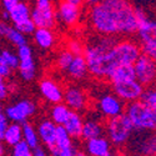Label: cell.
I'll return each mask as SVG.
<instances>
[{
	"mask_svg": "<svg viewBox=\"0 0 156 156\" xmlns=\"http://www.w3.org/2000/svg\"><path fill=\"white\" fill-rule=\"evenodd\" d=\"M36 133L43 144L46 147H50L55 144V135H56V124H54L50 119H44L36 126Z\"/></svg>",
	"mask_w": 156,
	"mask_h": 156,
	"instance_id": "cell-17",
	"label": "cell"
},
{
	"mask_svg": "<svg viewBox=\"0 0 156 156\" xmlns=\"http://www.w3.org/2000/svg\"><path fill=\"white\" fill-rule=\"evenodd\" d=\"M109 79L111 80L112 84L135 79L134 66H133V65H120V66L115 68L112 70V73L109 76Z\"/></svg>",
	"mask_w": 156,
	"mask_h": 156,
	"instance_id": "cell-24",
	"label": "cell"
},
{
	"mask_svg": "<svg viewBox=\"0 0 156 156\" xmlns=\"http://www.w3.org/2000/svg\"><path fill=\"white\" fill-rule=\"evenodd\" d=\"M8 125H9V120L6 119V116L4 114H0V140H3Z\"/></svg>",
	"mask_w": 156,
	"mask_h": 156,
	"instance_id": "cell-40",
	"label": "cell"
},
{
	"mask_svg": "<svg viewBox=\"0 0 156 156\" xmlns=\"http://www.w3.org/2000/svg\"><path fill=\"white\" fill-rule=\"evenodd\" d=\"M65 71L68 73V75L71 77V79H75V80L85 79L89 74L85 58L83 55H74L71 62L69 64L68 69Z\"/></svg>",
	"mask_w": 156,
	"mask_h": 156,
	"instance_id": "cell-20",
	"label": "cell"
},
{
	"mask_svg": "<svg viewBox=\"0 0 156 156\" xmlns=\"http://www.w3.org/2000/svg\"><path fill=\"white\" fill-rule=\"evenodd\" d=\"M85 2H86L87 4H90V5H95V4H98L99 2H101V0H85Z\"/></svg>",
	"mask_w": 156,
	"mask_h": 156,
	"instance_id": "cell-47",
	"label": "cell"
},
{
	"mask_svg": "<svg viewBox=\"0 0 156 156\" xmlns=\"http://www.w3.org/2000/svg\"><path fill=\"white\" fill-rule=\"evenodd\" d=\"M16 55L19 58V71L21 79L25 81H31L36 76V64L33 54V49L30 45L24 44L21 46H18Z\"/></svg>",
	"mask_w": 156,
	"mask_h": 156,
	"instance_id": "cell-9",
	"label": "cell"
},
{
	"mask_svg": "<svg viewBox=\"0 0 156 156\" xmlns=\"http://www.w3.org/2000/svg\"><path fill=\"white\" fill-rule=\"evenodd\" d=\"M35 111H36L35 104L29 99H23L9 105L5 109L4 115L11 122L23 124L25 121H28V119L31 118L35 114Z\"/></svg>",
	"mask_w": 156,
	"mask_h": 156,
	"instance_id": "cell-8",
	"label": "cell"
},
{
	"mask_svg": "<svg viewBox=\"0 0 156 156\" xmlns=\"http://www.w3.org/2000/svg\"><path fill=\"white\" fill-rule=\"evenodd\" d=\"M2 18H3V21H9L10 20V16H9V12L8 11H3V14H2Z\"/></svg>",
	"mask_w": 156,
	"mask_h": 156,
	"instance_id": "cell-45",
	"label": "cell"
},
{
	"mask_svg": "<svg viewBox=\"0 0 156 156\" xmlns=\"http://www.w3.org/2000/svg\"><path fill=\"white\" fill-rule=\"evenodd\" d=\"M9 29V25L6 21H0V37H5V34Z\"/></svg>",
	"mask_w": 156,
	"mask_h": 156,
	"instance_id": "cell-43",
	"label": "cell"
},
{
	"mask_svg": "<svg viewBox=\"0 0 156 156\" xmlns=\"http://www.w3.org/2000/svg\"><path fill=\"white\" fill-rule=\"evenodd\" d=\"M105 156H116V154H115V152L112 151V149H111V150H110V151H109V152H108Z\"/></svg>",
	"mask_w": 156,
	"mask_h": 156,
	"instance_id": "cell-49",
	"label": "cell"
},
{
	"mask_svg": "<svg viewBox=\"0 0 156 156\" xmlns=\"http://www.w3.org/2000/svg\"><path fill=\"white\" fill-rule=\"evenodd\" d=\"M137 134L130 136L126 144H129V150L134 152L136 156L139 155H155L156 151V140L152 131L145 130H136Z\"/></svg>",
	"mask_w": 156,
	"mask_h": 156,
	"instance_id": "cell-6",
	"label": "cell"
},
{
	"mask_svg": "<svg viewBox=\"0 0 156 156\" xmlns=\"http://www.w3.org/2000/svg\"><path fill=\"white\" fill-rule=\"evenodd\" d=\"M126 116L133 124L134 130L154 131L156 127V111L154 108L145 105L140 100L129 102L126 108Z\"/></svg>",
	"mask_w": 156,
	"mask_h": 156,
	"instance_id": "cell-4",
	"label": "cell"
},
{
	"mask_svg": "<svg viewBox=\"0 0 156 156\" xmlns=\"http://www.w3.org/2000/svg\"><path fill=\"white\" fill-rule=\"evenodd\" d=\"M112 86H114V94L124 102H131L139 100L142 91H144V86L136 79L116 83L112 84Z\"/></svg>",
	"mask_w": 156,
	"mask_h": 156,
	"instance_id": "cell-11",
	"label": "cell"
},
{
	"mask_svg": "<svg viewBox=\"0 0 156 156\" xmlns=\"http://www.w3.org/2000/svg\"><path fill=\"white\" fill-rule=\"evenodd\" d=\"M140 50L142 51L144 55H146L151 59H155L156 58V37L150 39V40H146V41H142Z\"/></svg>",
	"mask_w": 156,
	"mask_h": 156,
	"instance_id": "cell-34",
	"label": "cell"
},
{
	"mask_svg": "<svg viewBox=\"0 0 156 156\" xmlns=\"http://www.w3.org/2000/svg\"><path fill=\"white\" fill-rule=\"evenodd\" d=\"M3 140L8 146H14L15 144L20 142L23 140V134H21V124L18 122H11L8 125Z\"/></svg>",
	"mask_w": 156,
	"mask_h": 156,
	"instance_id": "cell-26",
	"label": "cell"
},
{
	"mask_svg": "<svg viewBox=\"0 0 156 156\" xmlns=\"http://www.w3.org/2000/svg\"><path fill=\"white\" fill-rule=\"evenodd\" d=\"M33 36H34L35 44L44 50L51 49L55 45V41H56L54 31L49 28H35Z\"/></svg>",
	"mask_w": 156,
	"mask_h": 156,
	"instance_id": "cell-19",
	"label": "cell"
},
{
	"mask_svg": "<svg viewBox=\"0 0 156 156\" xmlns=\"http://www.w3.org/2000/svg\"><path fill=\"white\" fill-rule=\"evenodd\" d=\"M30 18L36 28H49L53 29L56 24V15L54 6H45V8H39L35 6L31 10Z\"/></svg>",
	"mask_w": 156,
	"mask_h": 156,
	"instance_id": "cell-14",
	"label": "cell"
},
{
	"mask_svg": "<svg viewBox=\"0 0 156 156\" xmlns=\"http://www.w3.org/2000/svg\"><path fill=\"white\" fill-rule=\"evenodd\" d=\"M90 21L100 35H130L136 31L135 8L129 0H101L91 5Z\"/></svg>",
	"mask_w": 156,
	"mask_h": 156,
	"instance_id": "cell-1",
	"label": "cell"
},
{
	"mask_svg": "<svg viewBox=\"0 0 156 156\" xmlns=\"http://www.w3.org/2000/svg\"><path fill=\"white\" fill-rule=\"evenodd\" d=\"M62 101L73 111H83L87 106V96L83 89L77 86H69L64 91Z\"/></svg>",
	"mask_w": 156,
	"mask_h": 156,
	"instance_id": "cell-13",
	"label": "cell"
},
{
	"mask_svg": "<svg viewBox=\"0 0 156 156\" xmlns=\"http://www.w3.org/2000/svg\"><path fill=\"white\" fill-rule=\"evenodd\" d=\"M14 28H15V29H18L20 33H23L24 35H30V34H33V33H34V30H35V28H36V27L34 25L33 20H31V19H29V20L24 21V23L19 24V25H15Z\"/></svg>",
	"mask_w": 156,
	"mask_h": 156,
	"instance_id": "cell-36",
	"label": "cell"
},
{
	"mask_svg": "<svg viewBox=\"0 0 156 156\" xmlns=\"http://www.w3.org/2000/svg\"><path fill=\"white\" fill-rule=\"evenodd\" d=\"M9 95V86L5 83L4 77H0V101L6 99Z\"/></svg>",
	"mask_w": 156,
	"mask_h": 156,
	"instance_id": "cell-38",
	"label": "cell"
},
{
	"mask_svg": "<svg viewBox=\"0 0 156 156\" xmlns=\"http://www.w3.org/2000/svg\"><path fill=\"white\" fill-rule=\"evenodd\" d=\"M0 114H3V105H2V102H0Z\"/></svg>",
	"mask_w": 156,
	"mask_h": 156,
	"instance_id": "cell-50",
	"label": "cell"
},
{
	"mask_svg": "<svg viewBox=\"0 0 156 156\" xmlns=\"http://www.w3.org/2000/svg\"><path fill=\"white\" fill-rule=\"evenodd\" d=\"M71 110L62 102L54 104V106L50 110V120L56 125H64V122L68 120Z\"/></svg>",
	"mask_w": 156,
	"mask_h": 156,
	"instance_id": "cell-27",
	"label": "cell"
},
{
	"mask_svg": "<svg viewBox=\"0 0 156 156\" xmlns=\"http://www.w3.org/2000/svg\"><path fill=\"white\" fill-rule=\"evenodd\" d=\"M104 135V126L99 119L89 118L84 120L83 130H81V137L84 140H90L94 137H99Z\"/></svg>",
	"mask_w": 156,
	"mask_h": 156,
	"instance_id": "cell-22",
	"label": "cell"
},
{
	"mask_svg": "<svg viewBox=\"0 0 156 156\" xmlns=\"http://www.w3.org/2000/svg\"><path fill=\"white\" fill-rule=\"evenodd\" d=\"M39 90H40L41 96L50 104H59L62 102L64 90L54 79L51 77H45L39 84Z\"/></svg>",
	"mask_w": 156,
	"mask_h": 156,
	"instance_id": "cell-15",
	"label": "cell"
},
{
	"mask_svg": "<svg viewBox=\"0 0 156 156\" xmlns=\"http://www.w3.org/2000/svg\"><path fill=\"white\" fill-rule=\"evenodd\" d=\"M0 56L3 58V60L6 62V65L11 69H18L19 66V58L16 55V53H14L10 49H2L0 50Z\"/></svg>",
	"mask_w": 156,
	"mask_h": 156,
	"instance_id": "cell-30",
	"label": "cell"
},
{
	"mask_svg": "<svg viewBox=\"0 0 156 156\" xmlns=\"http://www.w3.org/2000/svg\"><path fill=\"white\" fill-rule=\"evenodd\" d=\"M134 133V126L130 122L126 114H120L118 116L110 118L106 122L108 140L115 146L126 145L127 140Z\"/></svg>",
	"mask_w": 156,
	"mask_h": 156,
	"instance_id": "cell-5",
	"label": "cell"
},
{
	"mask_svg": "<svg viewBox=\"0 0 156 156\" xmlns=\"http://www.w3.org/2000/svg\"><path fill=\"white\" fill-rule=\"evenodd\" d=\"M68 50L73 55H83V53H84L83 44L79 40H75V39L68 43Z\"/></svg>",
	"mask_w": 156,
	"mask_h": 156,
	"instance_id": "cell-37",
	"label": "cell"
},
{
	"mask_svg": "<svg viewBox=\"0 0 156 156\" xmlns=\"http://www.w3.org/2000/svg\"><path fill=\"white\" fill-rule=\"evenodd\" d=\"M135 18H136V31L140 41H146L150 39L156 37V24L155 20L147 14V12L141 9H135Z\"/></svg>",
	"mask_w": 156,
	"mask_h": 156,
	"instance_id": "cell-10",
	"label": "cell"
},
{
	"mask_svg": "<svg viewBox=\"0 0 156 156\" xmlns=\"http://www.w3.org/2000/svg\"><path fill=\"white\" fill-rule=\"evenodd\" d=\"M33 156H48V154H46V151L40 145H39L37 147H35L33 150Z\"/></svg>",
	"mask_w": 156,
	"mask_h": 156,
	"instance_id": "cell-42",
	"label": "cell"
},
{
	"mask_svg": "<svg viewBox=\"0 0 156 156\" xmlns=\"http://www.w3.org/2000/svg\"><path fill=\"white\" fill-rule=\"evenodd\" d=\"M11 147V156H33V149L23 140Z\"/></svg>",
	"mask_w": 156,
	"mask_h": 156,
	"instance_id": "cell-31",
	"label": "cell"
},
{
	"mask_svg": "<svg viewBox=\"0 0 156 156\" xmlns=\"http://www.w3.org/2000/svg\"><path fill=\"white\" fill-rule=\"evenodd\" d=\"M48 150L51 156H75V154H76V149L74 145L65 147V149H58L55 145H53V146L48 147Z\"/></svg>",
	"mask_w": 156,
	"mask_h": 156,
	"instance_id": "cell-35",
	"label": "cell"
},
{
	"mask_svg": "<svg viewBox=\"0 0 156 156\" xmlns=\"http://www.w3.org/2000/svg\"><path fill=\"white\" fill-rule=\"evenodd\" d=\"M56 19H59L66 27H74L77 24L80 19V8H76L66 2H62L59 4L58 10L55 11Z\"/></svg>",
	"mask_w": 156,
	"mask_h": 156,
	"instance_id": "cell-16",
	"label": "cell"
},
{
	"mask_svg": "<svg viewBox=\"0 0 156 156\" xmlns=\"http://www.w3.org/2000/svg\"><path fill=\"white\" fill-rule=\"evenodd\" d=\"M21 134H23V141H25L27 144L34 150L40 145V140H39L36 127L29 121H25L21 124Z\"/></svg>",
	"mask_w": 156,
	"mask_h": 156,
	"instance_id": "cell-25",
	"label": "cell"
},
{
	"mask_svg": "<svg viewBox=\"0 0 156 156\" xmlns=\"http://www.w3.org/2000/svg\"><path fill=\"white\" fill-rule=\"evenodd\" d=\"M73 58H74V55L70 53L68 49L60 51V54H59L58 58H56V65H58V68H59L60 70H64V71H65V70L68 69L69 64L71 62Z\"/></svg>",
	"mask_w": 156,
	"mask_h": 156,
	"instance_id": "cell-33",
	"label": "cell"
},
{
	"mask_svg": "<svg viewBox=\"0 0 156 156\" xmlns=\"http://www.w3.org/2000/svg\"><path fill=\"white\" fill-rule=\"evenodd\" d=\"M5 37L8 40L15 45L16 48L18 46H21L24 44H28V40H27V35H24L23 33H20L18 29H15L14 27H9L6 34H5Z\"/></svg>",
	"mask_w": 156,
	"mask_h": 156,
	"instance_id": "cell-29",
	"label": "cell"
},
{
	"mask_svg": "<svg viewBox=\"0 0 156 156\" xmlns=\"http://www.w3.org/2000/svg\"><path fill=\"white\" fill-rule=\"evenodd\" d=\"M58 149H65L69 147L73 144V139L71 136L68 134V131L65 130V127L62 125H56V135H55V144H54Z\"/></svg>",
	"mask_w": 156,
	"mask_h": 156,
	"instance_id": "cell-28",
	"label": "cell"
},
{
	"mask_svg": "<svg viewBox=\"0 0 156 156\" xmlns=\"http://www.w3.org/2000/svg\"><path fill=\"white\" fill-rule=\"evenodd\" d=\"M139 100L141 102H144L145 105L155 109L156 108V91H155V89H152V87L144 89V91H142Z\"/></svg>",
	"mask_w": 156,
	"mask_h": 156,
	"instance_id": "cell-32",
	"label": "cell"
},
{
	"mask_svg": "<svg viewBox=\"0 0 156 156\" xmlns=\"http://www.w3.org/2000/svg\"><path fill=\"white\" fill-rule=\"evenodd\" d=\"M4 155H5V145L0 140V156H4Z\"/></svg>",
	"mask_w": 156,
	"mask_h": 156,
	"instance_id": "cell-46",
	"label": "cell"
},
{
	"mask_svg": "<svg viewBox=\"0 0 156 156\" xmlns=\"http://www.w3.org/2000/svg\"><path fill=\"white\" fill-rule=\"evenodd\" d=\"M98 109L102 116L110 119L124 112V101L115 94H105L99 99Z\"/></svg>",
	"mask_w": 156,
	"mask_h": 156,
	"instance_id": "cell-12",
	"label": "cell"
},
{
	"mask_svg": "<svg viewBox=\"0 0 156 156\" xmlns=\"http://www.w3.org/2000/svg\"><path fill=\"white\" fill-rule=\"evenodd\" d=\"M64 2H66L68 4H71V5L76 6V8H80V6H83L85 4V0H64Z\"/></svg>",
	"mask_w": 156,
	"mask_h": 156,
	"instance_id": "cell-44",
	"label": "cell"
},
{
	"mask_svg": "<svg viewBox=\"0 0 156 156\" xmlns=\"http://www.w3.org/2000/svg\"><path fill=\"white\" fill-rule=\"evenodd\" d=\"M118 41L112 36H95L89 41L87 46L84 49V58L86 61V66L89 74L102 79L106 77L105 74V56L108 54V50Z\"/></svg>",
	"mask_w": 156,
	"mask_h": 156,
	"instance_id": "cell-2",
	"label": "cell"
},
{
	"mask_svg": "<svg viewBox=\"0 0 156 156\" xmlns=\"http://www.w3.org/2000/svg\"><path fill=\"white\" fill-rule=\"evenodd\" d=\"M75 156H86V154H85V152H83V151H76Z\"/></svg>",
	"mask_w": 156,
	"mask_h": 156,
	"instance_id": "cell-48",
	"label": "cell"
},
{
	"mask_svg": "<svg viewBox=\"0 0 156 156\" xmlns=\"http://www.w3.org/2000/svg\"><path fill=\"white\" fill-rule=\"evenodd\" d=\"M141 55L140 46L130 40L116 41L109 50L105 56V74L110 76L112 70L120 65H133L136 59Z\"/></svg>",
	"mask_w": 156,
	"mask_h": 156,
	"instance_id": "cell-3",
	"label": "cell"
},
{
	"mask_svg": "<svg viewBox=\"0 0 156 156\" xmlns=\"http://www.w3.org/2000/svg\"><path fill=\"white\" fill-rule=\"evenodd\" d=\"M30 14H31V10L29 8V5L24 2H19L14 8H12L10 11H9V16H10V21L15 25H19L24 21H27L30 18Z\"/></svg>",
	"mask_w": 156,
	"mask_h": 156,
	"instance_id": "cell-23",
	"label": "cell"
},
{
	"mask_svg": "<svg viewBox=\"0 0 156 156\" xmlns=\"http://www.w3.org/2000/svg\"><path fill=\"white\" fill-rule=\"evenodd\" d=\"M83 124H84L83 116L79 112H77V111H73L71 110L68 120L64 122L62 126L68 131V134L71 136V139H80L81 137Z\"/></svg>",
	"mask_w": 156,
	"mask_h": 156,
	"instance_id": "cell-21",
	"label": "cell"
},
{
	"mask_svg": "<svg viewBox=\"0 0 156 156\" xmlns=\"http://www.w3.org/2000/svg\"><path fill=\"white\" fill-rule=\"evenodd\" d=\"M111 150V142L104 136L86 140V154L90 156H105Z\"/></svg>",
	"mask_w": 156,
	"mask_h": 156,
	"instance_id": "cell-18",
	"label": "cell"
},
{
	"mask_svg": "<svg viewBox=\"0 0 156 156\" xmlns=\"http://www.w3.org/2000/svg\"><path fill=\"white\" fill-rule=\"evenodd\" d=\"M133 66L135 71V79L142 86H149L154 84L156 77L155 59H151L142 54L136 59V61L133 64Z\"/></svg>",
	"mask_w": 156,
	"mask_h": 156,
	"instance_id": "cell-7",
	"label": "cell"
},
{
	"mask_svg": "<svg viewBox=\"0 0 156 156\" xmlns=\"http://www.w3.org/2000/svg\"><path fill=\"white\" fill-rule=\"evenodd\" d=\"M139 156H155V155H139Z\"/></svg>",
	"mask_w": 156,
	"mask_h": 156,
	"instance_id": "cell-51",
	"label": "cell"
},
{
	"mask_svg": "<svg viewBox=\"0 0 156 156\" xmlns=\"http://www.w3.org/2000/svg\"><path fill=\"white\" fill-rule=\"evenodd\" d=\"M10 74H11V69L6 65V62L3 60V58L0 56V77H8V76H10Z\"/></svg>",
	"mask_w": 156,
	"mask_h": 156,
	"instance_id": "cell-39",
	"label": "cell"
},
{
	"mask_svg": "<svg viewBox=\"0 0 156 156\" xmlns=\"http://www.w3.org/2000/svg\"><path fill=\"white\" fill-rule=\"evenodd\" d=\"M19 2H20V0H2V5H3L4 10L9 12L12 8H14V6L19 3Z\"/></svg>",
	"mask_w": 156,
	"mask_h": 156,
	"instance_id": "cell-41",
	"label": "cell"
}]
</instances>
